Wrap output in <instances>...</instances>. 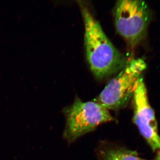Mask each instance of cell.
<instances>
[{
	"label": "cell",
	"mask_w": 160,
	"mask_h": 160,
	"mask_svg": "<svg viewBox=\"0 0 160 160\" xmlns=\"http://www.w3.org/2000/svg\"><path fill=\"white\" fill-rule=\"evenodd\" d=\"M103 160H146L137 152L123 148L111 149L104 153Z\"/></svg>",
	"instance_id": "cell-6"
},
{
	"label": "cell",
	"mask_w": 160,
	"mask_h": 160,
	"mask_svg": "<svg viewBox=\"0 0 160 160\" xmlns=\"http://www.w3.org/2000/svg\"><path fill=\"white\" fill-rule=\"evenodd\" d=\"M85 26L86 59L94 76L102 79L123 69L127 61L111 42L85 4L79 2Z\"/></svg>",
	"instance_id": "cell-1"
},
{
	"label": "cell",
	"mask_w": 160,
	"mask_h": 160,
	"mask_svg": "<svg viewBox=\"0 0 160 160\" xmlns=\"http://www.w3.org/2000/svg\"><path fill=\"white\" fill-rule=\"evenodd\" d=\"M66 126L64 137L72 142L103 123L114 121L108 109L96 102H83L77 98L65 110Z\"/></svg>",
	"instance_id": "cell-4"
},
{
	"label": "cell",
	"mask_w": 160,
	"mask_h": 160,
	"mask_svg": "<svg viewBox=\"0 0 160 160\" xmlns=\"http://www.w3.org/2000/svg\"><path fill=\"white\" fill-rule=\"evenodd\" d=\"M156 160H160V150L157 157Z\"/></svg>",
	"instance_id": "cell-7"
},
{
	"label": "cell",
	"mask_w": 160,
	"mask_h": 160,
	"mask_svg": "<svg viewBox=\"0 0 160 160\" xmlns=\"http://www.w3.org/2000/svg\"><path fill=\"white\" fill-rule=\"evenodd\" d=\"M133 122L151 149L160 148V136L153 109L148 101L147 89L142 78L138 80L133 96Z\"/></svg>",
	"instance_id": "cell-5"
},
{
	"label": "cell",
	"mask_w": 160,
	"mask_h": 160,
	"mask_svg": "<svg viewBox=\"0 0 160 160\" xmlns=\"http://www.w3.org/2000/svg\"><path fill=\"white\" fill-rule=\"evenodd\" d=\"M146 68V63L141 59L127 62L118 75L109 81L95 102L109 110L126 107L132 98L137 83Z\"/></svg>",
	"instance_id": "cell-3"
},
{
	"label": "cell",
	"mask_w": 160,
	"mask_h": 160,
	"mask_svg": "<svg viewBox=\"0 0 160 160\" xmlns=\"http://www.w3.org/2000/svg\"><path fill=\"white\" fill-rule=\"evenodd\" d=\"M114 17L118 32L131 48H134L146 37L151 13L145 2L118 1L115 8Z\"/></svg>",
	"instance_id": "cell-2"
}]
</instances>
